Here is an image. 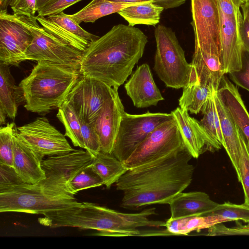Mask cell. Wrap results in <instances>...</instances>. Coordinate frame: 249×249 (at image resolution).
<instances>
[{"label":"cell","mask_w":249,"mask_h":249,"mask_svg":"<svg viewBox=\"0 0 249 249\" xmlns=\"http://www.w3.org/2000/svg\"><path fill=\"white\" fill-rule=\"evenodd\" d=\"M126 3H145L151 2L162 7L164 9L177 8L184 4L187 0H110Z\"/></svg>","instance_id":"cell-42"},{"label":"cell","mask_w":249,"mask_h":249,"mask_svg":"<svg viewBox=\"0 0 249 249\" xmlns=\"http://www.w3.org/2000/svg\"><path fill=\"white\" fill-rule=\"evenodd\" d=\"M112 88L91 77L82 75L66 101L79 118L92 123L110 97Z\"/></svg>","instance_id":"cell-12"},{"label":"cell","mask_w":249,"mask_h":249,"mask_svg":"<svg viewBox=\"0 0 249 249\" xmlns=\"http://www.w3.org/2000/svg\"><path fill=\"white\" fill-rule=\"evenodd\" d=\"M58 110L56 117L65 127V136L71 139L74 146L85 149L79 116L66 101Z\"/></svg>","instance_id":"cell-29"},{"label":"cell","mask_w":249,"mask_h":249,"mask_svg":"<svg viewBox=\"0 0 249 249\" xmlns=\"http://www.w3.org/2000/svg\"><path fill=\"white\" fill-rule=\"evenodd\" d=\"M154 35L156 51L154 70L165 86L178 89L199 82L194 67L187 62L184 52L172 29L158 25Z\"/></svg>","instance_id":"cell-5"},{"label":"cell","mask_w":249,"mask_h":249,"mask_svg":"<svg viewBox=\"0 0 249 249\" xmlns=\"http://www.w3.org/2000/svg\"><path fill=\"white\" fill-rule=\"evenodd\" d=\"M217 94L244 136L249 149V113L238 89L224 75Z\"/></svg>","instance_id":"cell-22"},{"label":"cell","mask_w":249,"mask_h":249,"mask_svg":"<svg viewBox=\"0 0 249 249\" xmlns=\"http://www.w3.org/2000/svg\"><path fill=\"white\" fill-rule=\"evenodd\" d=\"M242 10L243 17L249 21V0L245 1L241 6Z\"/></svg>","instance_id":"cell-44"},{"label":"cell","mask_w":249,"mask_h":249,"mask_svg":"<svg viewBox=\"0 0 249 249\" xmlns=\"http://www.w3.org/2000/svg\"><path fill=\"white\" fill-rule=\"evenodd\" d=\"M214 91L210 86L199 82L191 83L183 88L182 94L178 100L179 107L196 114L201 112Z\"/></svg>","instance_id":"cell-28"},{"label":"cell","mask_w":249,"mask_h":249,"mask_svg":"<svg viewBox=\"0 0 249 249\" xmlns=\"http://www.w3.org/2000/svg\"><path fill=\"white\" fill-rule=\"evenodd\" d=\"M6 116H7L5 112L3 110L0 109V124L1 125L5 123Z\"/></svg>","instance_id":"cell-46"},{"label":"cell","mask_w":249,"mask_h":249,"mask_svg":"<svg viewBox=\"0 0 249 249\" xmlns=\"http://www.w3.org/2000/svg\"><path fill=\"white\" fill-rule=\"evenodd\" d=\"M21 98L23 99L21 90L15 84L9 65L0 62V109L3 110L9 118L14 120Z\"/></svg>","instance_id":"cell-23"},{"label":"cell","mask_w":249,"mask_h":249,"mask_svg":"<svg viewBox=\"0 0 249 249\" xmlns=\"http://www.w3.org/2000/svg\"><path fill=\"white\" fill-rule=\"evenodd\" d=\"M33 36L18 16L6 9L0 11V62L18 66L26 60V53Z\"/></svg>","instance_id":"cell-11"},{"label":"cell","mask_w":249,"mask_h":249,"mask_svg":"<svg viewBox=\"0 0 249 249\" xmlns=\"http://www.w3.org/2000/svg\"><path fill=\"white\" fill-rule=\"evenodd\" d=\"M81 76L78 69L38 62L19 84L24 107L37 113L58 109Z\"/></svg>","instance_id":"cell-3"},{"label":"cell","mask_w":249,"mask_h":249,"mask_svg":"<svg viewBox=\"0 0 249 249\" xmlns=\"http://www.w3.org/2000/svg\"><path fill=\"white\" fill-rule=\"evenodd\" d=\"M227 222L230 221L217 215H195L178 219L169 218L165 222V227L172 235H188L192 231H199Z\"/></svg>","instance_id":"cell-24"},{"label":"cell","mask_w":249,"mask_h":249,"mask_svg":"<svg viewBox=\"0 0 249 249\" xmlns=\"http://www.w3.org/2000/svg\"><path fill=\"white\" fill-rule=\"evenodd\" d=\"M213 96L221 124L223 146L229 156L239 181L240 149L245 138L228 110L218 97L217 91L214 92Z\"/></svg>","instance_id":"cell-20"},{"label":"cell","mask_w":249,"mask_h":249,"mask_svg":"<svg viewBox=\"0 0 249 249\" xmlns=\"http://www.w3.org/2000/svg\"><path fill=\"white\" fill-rule=\"evenodd\" d=\"M93 159L87 150L81 149L51 156L42 161L46 178L35 185L50 193L71 195L68 191L67 183L89 166Z\"/></svg>","instance_id":"cell-9"},{"label":"cell","mask_w":249,"mask_h":249,"mask_svg":"<svg viewBox=\"0 0 249 249\" xmlns=\"http://www.w3.org/2000/svg\"><path fill=\"white\" fill-rule=\"evenodd\" d=\"M219 216L229 221L241 220L249 223V207L245 205L236 204L229 202L218 205L206 215Z\"/></svg>","instance_id":"cell-33"},{"label":"cell","mask_w":249,"mask_h":249,"mask_svg":"<svg viewBox=\"0 0 249 249\" xmlns=\"http://www.w3.org/2000/svg\"><path fill=\"white\" fill-rule=\"evenodd\" d=\"M219 10L224 14L233 17L242 16L240 8L244 3L241 0H216Z\"/></svg>","instance_id":"cell-41"},{"label":"cell","mask_w":249,"mask_h":249,"mask_svg":"<svg viewBox=\"0 0 249 249\" xmlns=\"http://www.w3.org/2000/svg\"><path fill=\"white\" fill-rule=\"evenodd\" d=\"M213 93L206 103L201 111L203 114V117L200 120V123L208 134L223 146V139L221 124Z\"/></svg>","instance_id":"cell-30"},{"label":"cell","mask_w":249,"mask_h":249,"mask_svg":"<svg viewBox=\"0 0 249 249\" xmlns=\"http://www.w3.org/2000/svg\"><path fill=\"white\" fill-rule=\"evenodd\" d=\"M171 113H151L123 116L115 141L112 154L124 162L156 128L172 120Z\"/></svg>","instance_id":"cell-8"},{"label":"cell","mask_w":249,"mask_h":249,"mask_svg":"<svg viewBox=\"0 0 249 249\" xmlns=\"http://www.w3.org/2000/svg\"><path fill=\"white\" fill-rule=\"evenodd\" d=\"M23 183L13 167L0 163V192Z\"/></svg>","instance_id":"cell-37"},{"label":"cell","mask_w":249,"mask_h":249,"mask_svg":"<svg viewBox=\"0 0 249 249\" xmlns=\"http://www.w3.org/2000/svg\"><path fill=\"white\" fill-rule=\"evenodd\" d=\"M54 0H36V8L37 12Z\"/></svg>","instance_id":"cell-45"},{"label":"cell","mask_w":249,"mask_h":249,"mask_svg":"<svg viewBox=\"0 0 249 249\" xmlns=\"http://www.w3.org/2000/svg\"><path fill=\"white\" fill-rule=\"evenodd\" d=\"M80 120L81 133L85 149L94 158L101 151L98 135L92 123H88Z\"/></svg>","instance_id":"cell-34"},{"label":"cell","mask_w":249,"mask_h":249,"mask_svg":"<svg viewBox=\"0 0 249 249\" xmlns=\"http://www.w3.org/2000/svg\"><path fill=\"white\" fill-rule=\"evenodd\" d=\"M17 131L14 136L13 167L24 183L37 184L46 178L42 167L44 157L24 142Z\"/></svg>","instance_id":"cell-19"},{"label":"cell","mask_w":249,"mask_h":249,"mask_svg":"<svg viewBox=\"0 0 249 249\" xmlns=\"http://www.w3.org/2000/svg\"><path fill=\"white\" fill-rule=\"evenodd\" d=\"M243 2H244L245 1H247V0H241Z\"/></svg>","instance_id":"cell-48"},{"label":"cell","mask_w":249,"mask_h":249,"mask_svg":"<svg viewBox=\"0 0 249 249\" xmlns=\"http://www.w3.org/2000/svg\"><path fill=\"white\" fill-rule=\"evenodd\" d=\"M142 3H126L113 1L110 0H92L87 5L76 13L70 15L75 22H95L99 18L118 13L122 9Z\"/></svg>","instance_id":"cell-26"},{"label":"cell","mask_w":249,"mask_h":249,"mask_svg":"<svg viewBox=\"0 0 249 249\" xmlns=\"http://www.w3.org/2000/svg\"><path fill=\"white\" fill-rule=\"evenodd\" d=\"M195 35L192 64L199 71L213 72L223 65L219 10L216 0H191Z\"/></svg>","instance_id":"cell-4"},{"label":"cell","mask_w":249,"mask_h":249,"mask_svg":"<svg viewBox=\"0 0 249 249\" xmlns=\"http://www.w3.org/2000/svg\"><path fill=\"white\" fill-rule=\"evenodd\" d=\"M17 130L14 123L0 129V163L13 167L14 136Z\"/></svg>","instance_id":"cell-32"},{"label":"cell","mask_w":249,"mask_h":249,"mask_svg":"<svg viewBox=\"0 0 249 249\" xmlns=\"http://www.w3.org/2000/svg\"><path fill=\"white\" fill-rule=\"evenodd\" d=\"M127 95L137 108L156 106L164 100L156 86L149 65L139 66L124 85Z\"/></svg>","instance_id":"cell-18"},{"label":"cell","mask_w":249,"mask_h":249,"mask_svg":"<svg viewBox=\"0 0 249 249\" xmlns=\"http://www.w3.org/2000/svg\"><path fill=\"white\" fill-rule=\"evenodd\" d=\"M90 164L80 171L67 183V189L71 195L74 196L80 191L104 185L102 179L92 170Z\"/></svg>","instance_id":"cell-31"},{"label":"cell","mask_w":249,"mask_h":249,"mask_svg":"<svg viewBox=\"0 0 249 249\" xmlns=\"http://www.w3.org/2000/svg\"><path fill=\"white\" fill-rule=\"evenodd\" d=\"M184 148L178 128L173 118L150 133L123 162L129 169L156 160Z\"/></svg>","instance_id":"cell-10"},{"label":"cell","mask_w":249,"mask_h":249,"mask_svg":"<svg viewBox=\"0 0 249 249\" xmlns=\"http://www.w3.org/2000/svg\"><path fill=\"white\" fill-rule=\"evenodd\" d=\"M219 203L213 201L206 193L195 191L182 192L169 203L172 219L206 215Z\"/></svg>","instance_id":"cell-21"},{"label":"cell","mask_w":249,"mask_h":249,"mask_svg":"<svg viewBox=\"0 0 249 249\" xmlns=\"http://www.w3.org/2000/svg\"><path fill=\"white\" fill-rule=\"evenodd\" d=\"M90 166L108 189L128 170L124 162L112 154L102 151L93 158Z\"/></svg>","instance_id":"cell-25"},{"label":"cell","mask_w":249,"mask_h":249,"mask_svg":"<svg viewBox=\"0 0 249 249\" xmlns=\"http://www.w3.org/2000/svg\"><path fill=\"white\" fill-rule=\"evenodd\" d=\"M82 0H55L37 12L38 17H47L59 14Z\"/></svg>","instance_id":"cell-39"},{"label":"cell","mask_w":249,"mask_h":249,"mask_svg":"<svg viewBox=\"0 0 249 249\" xmlns=\"http://www.w3.org/2000/svg\"><path fill=\"white\" fill-rule=\"evenodd\" d=\"M185 148L146 164L128 169L115 183L123 192L121 206L134 209L169 204L191 184L194 167Z\"/></svg>","instance_id":"cell-1"},{"label":"cell","mask_w":249,"mask_h":249,"mask_svg":"<svg viewBox=\"0 0 249 249\" xmlns=\"http://www.w3.org/2000/svg\"><path fill=\"white\" fill-rule=\"evenodd\" d=\"M220 224L209 228L207 235H249V226H240L229 228L223 225H220Z\"/></svg>","instance_id":"cell-40"},{"label":"cell","mask_w":249,"mask_h":249,"mask_svg":"<svg viewBox=\"0 0 249 249\" xmlns=\"http://www.w3.org/2000/svg\"><path fill=\"white\" fill-rule=\"evenodd\" d=\"M239 34L242 45L249 50V21L244 17L240 24Z\"/></svg>","instance_id":"cell-43"},{"label":"cell","mask_w":249,"mask_h":249,"mask_svg":"<svg viewBox=\"0 0 249 249\" xmlns=\"http://www.w3.org/2000/svg\"><path fill=\"white\" fill-rule=\"evenodd\" d=\"M36 18L49 34L82 52L100 37L84 30L70 15L63 12L47 17L36 16Z\"/></svg>","instance_id":"cell-14"},{"label":"cell","mask_w":249,"mask_h":249,"mask_svg":"<svg viewBox=\"0 0 249 249\" xmlns=\"http://www.w3.org/2000/svg\"><path fill=\"white\" fill-rule=\"evenodd\" d=\"M241 68L229 73L231 78L238 86L249 91V50L242 45Z\"/></svg>","instance_id":"cell-36"},{"label":"cell","mask_w":249,"mask_h":249,"mask_svg":"<svg viewBox=\"0 0 249 249\" xmlns=\"http://www.w3.org/2000/svg\"><path fill=\"white\" fill-rule=\"evenodd\" d=\"M147 42V36L140 29L114 25L82 53L79 72L119 88L142 57Z\"/></svg>","instance_id":"cell-2"},{"label":"cell","mask_w":249,"mask_h":249,"mask_svg":"<svg viewBox=\"0 0 249 249\" xmlns=\"http://www.w3.org/2000/svg\"><path fill=\"white\" fill-rule=\"evenodd\" d=\"M74 196L47 192L36 185L23 183L0 192V212L42 214L79 205Z\"/></svg>","instance_id":"cell-6"},{"label":"cell","mask_w":249,"mask_h":249,"mask_svg":"<svg viewBox=\"0 0 249 249\" xmlns=\"http://www.w3.org/2000/svg\"><path fill=\"white\" fill-rule=\"evenodd\" d=\"M36 0H11L9 2L14 15L28 17L36 16Z\"/></svg>","instance_id":"cell-38"},{"label":"cell","mask_w":249,"mask_h":249,"mask_svg":"<svg viewBox=\"0 0 249 249\" xmlns=\"http://www.w3.org/2000/svg\"><path fill=\"white\" fill-rule=\"evenodd\" d=\"M17 136L39 154L54 156L73 151L65 138L48 119L39 117L17 128Z\"/></svg>","instance_id":"cell-13"},{"label":"cell","mask_w":249,"mask_h":249,"mask_svg":"<svg viewBox=\"0 0 249 249\" xmlns=\"http://www.w3.org/2000/svg\"><path fill=\"white\" fill-rule=\"evenodd\" d=\"M177 123L186 149L197 159L204 151L215 152L221 149L220 142L213 139L200 122L191 117L188 111L177 107L171 112Z\"/></svg>","instance_id":"cell-15"},{"label":"cell","mask_w":249,"mask_h":249,"mask_svg":"<svg viewBox=\"0 0 249 249\" xmlns=\"http://www.w3.org/2000/svg\"><path fill=\"white\" fill-rule=\"evenodd\" d=\"M164 9L160 5L148 2L124 8L117 13L129 26L143 24L154 26L160 22V14Z\"/></svg>","instance_id":"cell-27"},{"label":"cell","mask_w":249,"mask_h":249,"mask_svg":"<svg viewBox=\"0 0 249 249\" xmlns=\"http://www.w3.org/2000/svg\"><path fill=\"white\" fill-rule=\"evenodd\" d=\"M7 0H0V4L1 5L2 4V3H4Z\"/></svg>","instance_id":"cell-47"},{"label":"cell","mask_w":249,"mask_h":249,"mask_svg":"<svg viewBox=\"0 0 249 249\" xmlns=\"http://www.w3.org/2000/svg\"><path fill=\"white\" fill-rule=\"evenodd\" d=\"M240 172L241 182L244 194V203L249 207V149L245 139L240 149Z\"/></svg>","instance_id":"cell-35"},{"label":"cell","mask_w":249,"mask_h":249,"mask_svg":"<svg viewBox=\"0 0 249 249\" xmlns=\"http://www.w3.org/2000/svg\"><path fill=\"white\" fill-rule=\"evenodd\" d=\"M118 88L113 87L110 97L92 124L98 135L101 151L112 154L115 141L124 111L118 93Z\"/></svg>","instance_id":"cell-16"},{"label":"cell","mask_w":249,"mask_h":249,"mask_svg":"<svg viewBox=\"0 0 249 249\" xmlns=\"http://www.w3.org/2000/svg\"><path fill=\"white\" fill-rule=\"evenodd\" d=\"M219 13L222 56L226 74L238 71L241 68L242 44L239 26L243 17V16L239 17L228 16L220 10Z\"/></svg>","instance_id":"cell-17"},{"label":"cell","mask_w":249,"mask_h":249,"mask_svg":"<svg viewBox=\"0 0 249 249\" xmlns=\"http://www.w3.org/2000/svg\"><path fill=\"white\" fill-rule=\"evenodd\" d=\"M33 36L26 60L48 62L79 70L82 53L62 42L39 25L36 16H18Z\"/></svg>","instance_id":"cell-7"}]
</instances>
